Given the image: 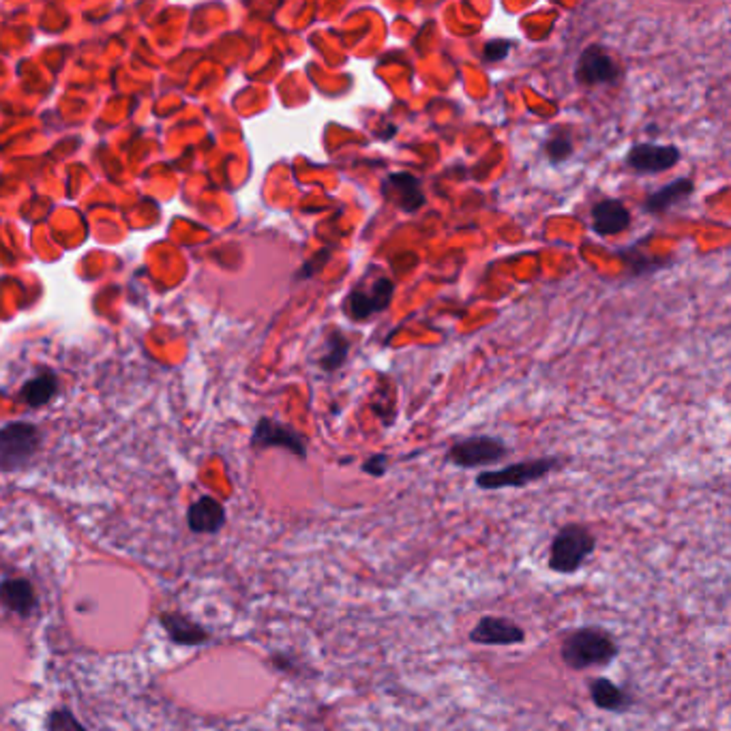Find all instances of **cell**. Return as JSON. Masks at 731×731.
Segmentation results:
<instances>
[{"label": "cell", "mask_w": 731, "mask_h": 731, "mask_svg": "<svg viewBox=\"0 0 731 731\" xmlns=\"http://www.w3.org/2000/svg\"><path fill=\"white\" fill-rule=\"evenodd\" d=\"M159 622L170 639L179 646H204L210 639L209 630H204L198 622L189 620L180 613H161Z\"/></svg>", "instance_id": "15"}, {"label": "cell", "mask_w": 731, "mask_h": 731, "mask_svg": "<svg viewBox=\"0 0 731 731\" xmlns=\"http://www.w3.org/2000/svg\"><path fill=\"white\" fill-rule=\"evenodd\" d=\"M630 226V210L620 200H600L592 206V229L599 236L622 234Z\"/></svg>", "instance_id": "12"}, {"label": "cell", "mask_w": 731, "mask_h": 731, "mask_svg": "<svg viewBox=\"0 0 731 731\" xmlns=\"http://www.w3.org/2000/svg\"><path fill=\"white\" fill-rule=\"evenodd\" d=\"M545 155H547V159H550V163H553V165L569 161V159L573 157V141H570L569 138H564V135H556V138L547 140Z\"/></svg>", "instance_id": "21"}, {"label": "cell", "mask_w": 731, "mask_h": 731, "mask_svg": "<svg viewBox=\"0 0 731 731\" xmlns=\"http://www.w3.org/2000/svg\"><path fill=\"white\" fill-rule=\"evenodd\" d=\"M253 448H286L298 459H307V438L292 429L290 424H283L275 418H259L251 435Z\"/></svg>", "instance_id": "8"}, {"label": "cell", "mask_w": 731, "mask_h": 731, "mask_svg": "<svg viewBox=\"0 0 731 731\" xmlns=\"http://www.w3.org/2000/svg\"><path fill=\"white\" fill-rule=\"evenodd\" d=\"M328 256H330V249L324 251L322 256H320V253H317V256H316L314 259H309V262H307L305 267L298 270V279H309V277H314V275L317 273V270H320V268L324 267V262H327Z\"/></svg>", "instance_id": "24"}, {"label": "cell", "mask_w": 731, "mask_h": 731, "mask_svg": "<svg viewBox=\"0 0 731 731\" xmlns=\"http://www.w3.org/2000/svg\"><path fill=\"white\" fill-rule=\"evenodd\" d=\"M393 294H395V283L388 279V277H377L367 290H361V288H358V290L350 292L346 303V314L356 322L367 320V317L377 316L388 309V305H391L393 300Z\"/></svg>", "instance_id": "7"}, {"label": "cell", "mask_w": 731, "mask_h": 731, "mask_svg": "<svg viewBox=\"0 0 731 731\" xmlns=\"http://www.w3.org/2000/svg\"><path fill=\"white\" fill-rule=\"evenodd\" d=\"M385 196L391 198L401 210L416 212L423 209L424 193L421 179L412 172H393L385 179Z\"/></svg>", "instance_id": "11"}, {"label": "cell", "mask_w": 731, "mask_h": 731, "mask_svg": "<svg viewBox=\"0 0 731 731\" xmlns=\"http://www.w3.org/2000/svg\"><path fill=\"white\" fill-rule=\"evenodd\" d=\"M58 393V377L54 374H44L28 380L26 385L22 386L20 397L26 405L31 408H41L47 401L54 399V395Z\"/></svg>", "instance_id": "18"}, {"label": "cell", "mask_w": 731, "mask_h": 731, "mask_svg": "<svg viewBox=\"0 0 731 731\" xmlns=\"http://www.w3.org/2000/svg\"><path fill=\"white\" fill-rule=\"evenodd\" d=\"M512 41L509 39H492L487 41L485 47H482V61L485 63H502L506 56L511 54L512 50Z\"/></svg>", "instance_id": "22"}, {"label": "cell", "mask_w": 731, "mask_h": 731, "mask_svg": "<svg viewBox=\"0 0 731 731\" xmlns=\"http://www.w3.org/2000/svg\"><path fill=\"white\" fill-rule=\"evenodd\" d=\"M347 354H350V341L341 330H333L330 337L327 341V350L320 356V367L327 371V374H335V371L341 369L347 361Z\"/></svg>", "instance_id": "19"}, {"label": "cell", "mask_w": 731, "mask_h": 731, "mask_svg": "<svg viewBox=\"0 0 731 731\" xmlns=\"http://www.w3.org/2000/svg\"><path fill=\"white\" fill-rule=\"evenodd\" d=\"M590 697H592L594 706L607 712H627L630 706L629 695L609 677H594L590 682Z\"/></svg>", "instance_id": "17"}, {"label": "cell", "mask_w": 731, "mask_h": 731, "mask_svg": "<svg viewBox=\"0 0 731 731\" xmlns=\"http://www.w3.org/2000/svg\"><path fill=\"white\" fill-rule=\"evenodd\" d=\"M47 729L50 731H86L75 715L67 707H56L47 715Z\"/></svg>", "instance_id": "20"}, {"label": "cell", "mask_w": 731, "mask_h": 731, "mask_svg": "<svg viewBox=\"0 0 731 731\" xmlns=\"http://www.w3.org/2000/svg\"><path fill=\"white\" fill-rule=\"evenodd\" d=\"M509 453L511 448L495 435H470L448 448L446 462L463 470L482 468V465L502 462Z\"/></svg>", "instance_id": "5"}, {"label": "cell", "mask_w": 731, "mask_h": 731, "mask_svg": "<svg viewBox=\"0 0 731 731\" xmlns=\"http://www.w3.org/2000/svg\"><path fill=\"white\" fill-rule=\"evenodd\" d=\"M0 603L7 607L9 611L20 613V616H31L37 607V597L34 588L28 580H7L0 583Z\"/></svg>", "instance_id": "16"}, {"label": "cell", "mask_w": 731, "mask_h": 731, "mask_svg": "<svg viewBox=\"0 0 731 731\" xmlns=\"http://www.w3.org/2000/svg\"><path fill=\"white\" fill-rule=\"evenodd\" d=\"M622 78L620 64L600 45H588L575 67V80L583 86H616Z\"/></svg>", "instance_id": "6"}, {"label": "cell", "mask_w": 731, "mask_h": 731, "mask_svg": "<svg viewBox=\"0 0 731 731\" xmlns=\"http://www.w3.org/2000/svg\"><path fill=\"white\" fill-rule=\"evenodd\" d=\"M618 652H620V648L607 630L599 627H583L566 637L560 654L570 669L580 671L609 665L618 657Z\"/></svg>", "instance_id": "1"}, {"label": "cell", "mask_w": 731, "mask_h": 731, "mask_svg": "<svg viewBox=\"0 0 731 731\" xmlns=\"http://www.w3.org/2000/svg\"><path fill=\"white\" fill-rule=\"evenodd\" d=\"M680 151L674 144H652V141H641V144L630 146L627 152V165L633 172L639 174H658L668 172L680 161Z\"/></svg>", "instance_id": "9"}, {"label": "cell", "mask_w": 731, "mask_h": 731, "mask_svg": "<svg viewBox=\"0 0 731 731\" xmlns=\"http://www.w3.org/2000/svg\"><path fill=\"white\" fill-rule=\"evenodd\" d=\"M693 193H695L693 179H676L668 182V185L657 189L654 193H650L641 209L650 212V215H663V212L674 209V206L687 202Z\"/></svg>", "instance_id": "14"}, {"label": "cell", "mask_w": 731, "mask_h": 731, "mask_svg": "<svg viewBox=\"0 0 731 731\" xmlns=\"http://www.w3.org/2000/svg\"><path fill=\"white\" fill-rule=\"evenodd\" d=\"M468 639L479 646H517L526 639V630L509 618L485 616L470 630Z\"/></svg>", "instance_id": "10"}, {"label": "cell", "mask_w": 731, "mask_h": 731, "mask_svg": "<svg viewBox=\"0 0 731 731\" xmlns=\"http://www.w3.org/2000/svg\"><path fill=\"white\" fill-rule=\"evenodd\" d=\"M187 526L196 534H215L226 526V509L210 495H202L187 511Z\"/></svg>", "instance_id": "13"}, {"label": "cell", "mask_w": 731, "mask_h": 731, "mask_svg": "<svg viewBox=\"0 0 731 731\" xmlns=\"http://www.w3.org/2000/svg\"><path fill=\"white\" fill-rule=\"evenodd\" d=\"M365 474H371L375 476V479H382V476L386 474L388 470V457L385 453H377V455H371L369 459H365L363 468H361Z\"/></svg>", "instance_id": "23"}, {"label": "cell", "mask_w": 731, "mask_h": 731, "mask_svg": "<svg viewBox=\"0 0 731 731\" xmlns=\"http://www.w3.org/2000/svg\"><path fill=\"white\" fill-rule=\"evenodd\" d=\"M560 465L558 457H539L528 459V462H517L506 465L500 470H487L476 476V487L485 492H495V489L506 487H526L530 482H536L545 476H550Z\"/></svg>", "instance_id": "3"}, {"label": "cell", "mask_w": 731, "mask_h": 731, "mask_svg": "<svg viewBox=\"0 0 731 731\" xmlns=\"http://www.w3.org/2000/svg\"><path fill=\"white\" fill-rule=\"evenodd\" d=\"M41 432L31 423H9L0 429V472H15L34 457Z\"/></svg>", "instance_id": "4"}, {"label": "cell", "mask_w": 731, "mask_h": 731, "mask_svg": "<svg viewBox=\"0 0 731 731\" xmlns=\"http://www.w3.org/2000/svg\"><path fill=\"white\" fill-rule=\"evenodd\" d=\"M597 550V539L581 523H566L551 541L550 569L560 575H573Z\"/></svg>", "instance_id": "2"}]
</instances>
